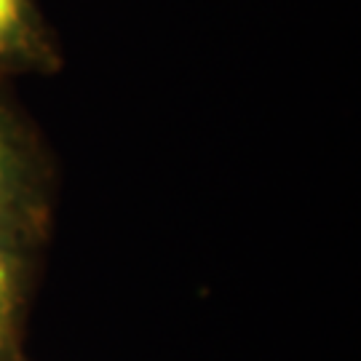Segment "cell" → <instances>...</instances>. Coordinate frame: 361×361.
Wrapping results in <instances>:
<instances>
[{
	"label": "cell",
	"instance_id": "cell-1",
	"mask_svg": "<svg viewBox=\"0 0 361 361\" xmlns=\"http://www.w3.org/2000/svg\"><path fill=\"white\" fill-rule=\"evenodd\" d=\"M25 35V0H0V54Z\"/></svg>",
	"mask_w": 361,
	"mask_h": 361
},
{
	"label": "cell",
	"instance_id": "cell-2",
	"mask_svg": "<svg viewBox=\"0 0 361 361\" xmlns=\"http://www.w3.org/2000/svg\"><path fill=\"white\" fill-rule=\"evenodd\" d=\"M8 289H11V279H8V265L0 257V316L6 313V305H8Z\"/></svg>",
	"mask_w": 361,
	"mask_h": 361
},
{
	"label": "cell",
	"instance_id": "cell-3",
	"mask_svg": "<svg viewBox=\"0 0 361 361\" xmlns=\"http://www.w3.org/2000/svg\"><path fill=\"white\" fill-rule=\"evenodd\" d=\"M0 185H3V150H0Z\"/></svg>",
	"mask_w": 361,
	"mask_h": 361
}]
</instances>
